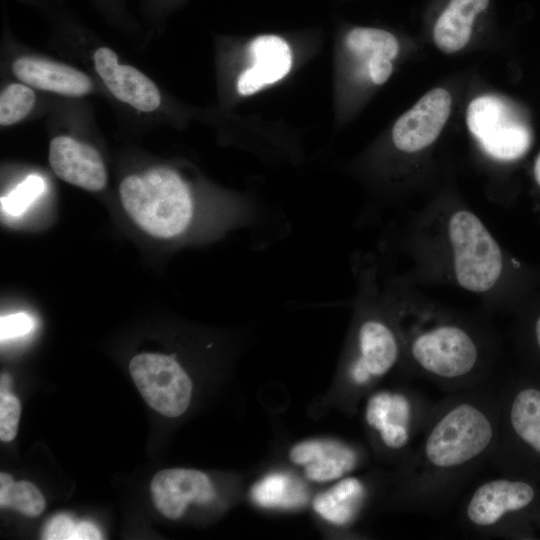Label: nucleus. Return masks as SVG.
<instances>
[{
    "label": "nucleus",
    "mask_w": 540,
    "mask_h": 540,
    "mask_svg": "<svg viewBox=\"0 0 540 540\" xmlns=\"http://www.w3.org/2000/svg\"><path fill=\"white\" fill-rule=\"evenodd\" d=\"M500 424L501 405L493 382L449 393L436 402L410 455L398 466L399 503L421 512L448 508L490 463Z\"/></svg>",
    "instance_id": "obj_1"
},
{
    "label": "nucleus",
    "mask_w": 540,
    "mask_h": 540,
    "mask_svg": "<svg viewBox=\"0 0 540 540\" xmlns=\"http://www.w3.org/2000/svg\"><path fill=\"white\" fill-rule=\"evenodd\" d=\"M397 325L403 348L402 369L408 376L426 379L448 393L488 381L490 354L472 327L431 317Z\"/></svg>",
    "instance_id": "obj_2"
},
{
    "label": "nucleus",
    "mask_w": 540,
    "mask_h": 540,
    "mask_svg": "<svg viewBox=\"0 0 540 540\" xmlns=\"http://www.w3.org/2000/svg\"><path fill=\"white\" fill-rule=\"evenodd\" d=\"M342 368V379L352 401L371 390L397 368L403 348L396 317L381 306L365 283Z\"/></svg>",
    "instance_id": "obj_3"
},
{
    "label": "nucleus",
    "mask_w": 540,
    "mask_h": 540,
    "mask_svg": "<svg viewBox=\"0 0 540 540\" xmlns=\"http://www.w3.org/2000/svg\"><path fill=\"white\" fill-rule=\"evenodd\" d=\"M119 195L129 217L153 237H178L189 230L195 219L196 206L188 184L167 167L152 168L143 176L125 177Z\"/></svg>",
    "instance_id": "obj_4"
},
{
    "label": "nucleus",
    "mask_w": 540,
    "mask_h": 540,
    "mask_svg": "<svg viewBox=\"0 0 540 540\" xmlns=\"http://www.w3.org/2000/svg\"><path fill=\"white\" fill-rule=\"evenodd\" d=\"M435 403L407 387L370 392L363 409L372 441L399 466L410 455Z\"/></svg>",
    "instance_id": "obj_5"
},
{
    "label": "nucleus",
    "mask_w": 540,
    "mask_h": 540,
    "mask_svg": "<svg viewBox=\"0 0 540 540\" xmlns=\"http://www.w3.org/2000/svg\"><path fill=\"white\" fill-rule=\"evenodd\" d=\"M446 230L457 284L472 293L493 289L502 275L504 260L482 220L469 210H457L449 217Z\"/></svg>",
    "instance_id": "obj_6"
},
{
    "label": "nucleus",
    "mask_w": 540,
    "mask_h": 540,
    "mask_svg": "<svg viewBox=\"0 0 540 540\" xmlns=\"http://www.w3.org/2000/svg\"><path fill=\"white\" fill-rule=\"evenodd\" d=\"M535 498V488L527 481L505 475L487 479L465 498L459 522L470 533L496 537L511 517L527 509Z\"/></svg>",
    "instance_id": "obj_7"
},
{
    "label": "nucleus",
    "mask_w": 540,
    "mask_h": 540,
    "mask_svg": "<svg viewBox=\"0 0 540 540\" xmlns=\"http://www.w3.org/2000/svg\"><path fill=\"white\" fill-rule=\"evenodd\" d=\"M466 123L483 150L497 160H516L531 144L528 126L510 105L492 95H483L470 102Z\"/></svg>",
    "instance_id": "obj_8"
},
{
    "label": "nucleus",
    "mask_w": 540,
    "mask_h": 540,
    "mask_svg": "<svg viewBox=\"0 0 540 540\" xmlns=\"http://www.w3.org/2000/svg\"><path fill=\"white\" fill-rule=\"evenodd\" d=\"M131 377L146 403L167 417L181 416L189 407L192 381L173 356L142 353L129 364Z\"/></svg>",
    "instance_id": "obj_9"
},
{
    "label": "nucleus",
    "mask_w": 540,
    "mask_h": 540,
    "mask_svg": "<svg viewBox=\"0 0 540 540\" xmlns=\"http://www.w3.org/2000/svg\"><path fill=\"white\" fill-rule=\"evenodd\" d=\"M290 462L313 483H330L357 470L363 460L359 448L333 438H310L295 443L288 452Z\"/></svg>",
    "instance_id": "obj_10"
},
{
    "label": "nucleus",
    "mask_w": 540,
    "mask_h": 540,
    "mask_svg": "<svg viewBox=\"0 0 540 540\" xmlns=\"http://www.w3.org/2000/svg\"><path fill=\"white\" fill-rule=\"evenodd\" d=\"M451 104L447 90L435 88L428 91L394 124V146L405 153H415L430 146L441 133L450 115Z\"/></svg>",
    "instance_id": "obj_11"
},
{
    "label": "nucleus",
    "mask_w": 540,
    "mask_h": 540,
    "mask_svg": "<svg viewBox=\"0 0 540 540\" xmlns=\"http://www.w3.org/2000/svg\"><path fill=\"white\" fill-rule=\"evenodd\" d=\"M150 491L157 510L172 520L181 518L189 505L209 504L216 497L210 478L196 469L161 470L152 478Z\"/></svg>",
    "instance_id": "obj_12"
},
{
    "label": "nucleus",
    "mask_w": 540,
    "mask_h": 540,
    "mask_svg": "<svg viewBox=\"0 0 540 540\" xmlns=\"http://www.w3.org/2000/svg\"><path fill=\"white\" fill-rule=\"evenodd\" d=\"M93 59L97 74L118 100L143 112L159 107L161 96L154 82L137 68L119 64L113 50L100 47Z\"/></svg>",
    "instance_id": "obj_13"
},
{
    "label": "nucleus",
    "mask_w": 540,
    "mask_h": 540,
    "mask_svg": "<svg viewBox=\"0 0 540 540\" xmlns=\"http://www.w3.org/2000/svg\"><path fill=\"white\" fill-rule=\"evenodd\" d=\"M49 162L60 179L80 188L99 191L107 183V171L98 151L70 136L51 140Z\"/></svg>",
    "instance_id": "obj_14"
},
{
    "label": "nucleus",
    "mask_w": 540,
    "mask_h": 540,
    "mask_svg": "<svg viewBox=\"0 0 540 540\" xmlns=\"http://www.w3.org/2000/svg\"><path fill=\"white\" fill-rule=\"evenodd\" d=\"M501 424L498 443L516 441L540 456V388L498 390Z\"/></svg>",
    "instance_id": "obj_15"
},
{
    "label": "nucleus",
    "mask_w": 540,
    "mask_h": 540,
    "mask_svg": "<svg viewBox=\"0 0 540 540\" xmlns=\"http://www.w3.org/2000/svg\"><path fill=\"white\" fill-rule=\"evenodd\" d=\"M12 71L28 86L65 96H84L93 88L90 78L83 72L43 58L20 57L12 64Z\"/></svg>",
    "instance_id": "obj_16"
},
{
    "label": "nucleus",
    "mask_w": 540,
    "mask_h": 540,
    "mask_svg": "<svg viewBox=\"0 0 540 540\" xmlns=\"http://www.w3.org/2000/svg\"><path fill=\"white\" fill-rule=\"evenodd\" d=\"M253 65L237 81L239 94L251 95L281 80L291 69L292 54L287 42L276 35H262L250 45Z\"/></svg>",
    "instance_id": "obj_17"
},
{
    "label": "nucleus",
    "mask_w": 540,
    "mask_h": 540,
    "mask_svg": "<svg viewBox=\"0 0 540 540\" xmlns=\"http://www.w3.org/2000/svg\"><path fill=\"white\" fill-rule=\"evenodd\" d=\"M368 497L366 482L360 477L348 475L318 493L312 500V508L328 524L347 528L357 521Z\"/></svg>",
    "instance_id": "obj_18"
},
{
    "label": "nucleus",
    "mask_w": 540,
    "mask_h": 540,
    "mask_svg": "<svg viewBox=\"0 0 540 540\" xmlns=\"http://www.w3.org/2000/svg\"><path fill=\"white\" fill-rule=\"evenodd\" d=\"M488 3L489 0H450L433 28L436 46L445 53L465 47L476 16L487 8Z\"/></svg>",
    "instance_id": "obj_19"
},
{
    "label": "nucleus",
    "mask_w": 540,
    "mask_h": 540,
    "mask_svg": "<svg viewBox=\"0 0 540 540\" xmlns=\"http://www.w3.org/2000/svg\"><path fill=\"white\" fill-rule=\"evenodd\" d=\"M250 497L254 504L266 509H295L308 500L304 484L293 475L276 471L256 481Z\"/></svg>",
    "instance_id": "obj_20"
},
{
    "label": "nucleus",
    "mask_w": 540,
    "mask_h": 540,
    "mask_svg": "<svg viewBox=\"0 0 540 540\" xmlns=\"http://www.w3.org/2000/svg\"><path fill=\"white\" fill-rule=\"evenodd\" d=\"M349 50L361 57L394 59L399 51L395 36L377 28L358 27L352 29L346 36Z\"/></svg>",
    "instance_id": "obj_21"
},
{
    "label": "nucleus",
    "mask_w": 540,
    "mask_h": 540,
    "mask_svg": "<svg viewBox=\"0 0 540 540\" xmlns=\"http://www.w3.org/2000/svg\"><path fill=\"white\" fill-rule=\"evenodd\" d=\"M0 506L13 508L29 517L41 514L45 500L38 488L28 481L14 482L13 478L0 474Z\"/></svg>",
    "instance_id": "obj_22"
},
{
    "label": "nucleus",
    "mask_w": 540,
    "mask_h": 540,
    "mask_svg": "<svg viewBox=\"0 0 540 540\" xmlns=\"http://www.w3.org/2000/svg\"><path fill=\"white\" fill-rule=\"evenodd\" d=\"M35 100V93L28 85H8L0 96V124L8 126L22 120L32 110Z\"/></svg>",
    "instance_id": "obj_23"
},
{
    "label": "nucleus",
    "mask_w": 540,
    "mask_h": 540,
    "mask_svg": "<svg viewBox=\"0 0 540 540\" xmlns=\"http://www.w3.org/2000/svg\"><path fill=\"white\" fill-rule=\"evenodd\" d=\"M45 188L46 184L41 176L29 175L6 196L1 197L2 211L10 216L22 215Z\"/></svg>",
    "instance_id": "obj_24"
},
{
    "label": "nucleus",
    "mask_w": 540,
    "mask_h": 540,
    "mask_svg": "<svg viewBox=\"0 0 540 540\" xmlns=\"http://www.w3.org/2000/svg\"><path fill=\"white\" fill-rule=\"evenodd\" d=\"M21 413L19 400L9 394L0 396V439L5 442L13 440L18 431Z\"/></svg>",
    "instance_id": "obj_25"
},
{
    "label": "nucleus",
    "mask_w": 540,
    "mask_h": 540,
    "mask_svg": "<svg viewBox=\"0 0 540 540\" xmlns=\"http://www.w3.org/2000/svg\"><path fill=\"white\" fill-rule=\"evenodd\" d=\"M33 328L32 318L23 312L2 316L0 320L1 340L24 336Z\"/></svg>",
    "instance_id": "obj_26"
},
{
    "label": "nucleus",
    "mask_w": 540,
    "mask_h": 540,
    "mask_svg": "<svg viewBox=\"0 0 540 540\" xmlns=\"http://www.w3.org/2000/svg\"><path fill=\"white\" fill-rule=\"evenodd\" d=\"M77 523L68 515L59 514L49 520L43 531L46 540H75Z\"/></svg>",
    "instance_id": "obj_27"
},
{
    "label": "nucleus",
    "mask_w": 540,
    "mask_h": 540,
    "mask_svg": "<svg viewBox=\"0 0 540 540\" xmlns=\"http://www.w3.org/2000/svg\"><path fill=\"white\" fill-rule=\"evenodd\" d=\"M369 78L374 84L381 85L391 76L393 66L391 60L384 58H371L367 61Z\"/></svg>",
    "instance_id": "obj_28"
},
{
    "label": "nucleus",
    "mask_w": 540,
    "mask_h": 540,
    "mask_svg": "<svg viewBox=\"0 0 540 540\" xmlns=\"http://www.w3.org/2000/svg\"><path fill=\"white\" fill-rule=\"evenodd\" d=\"M102 539L98 528L87 521L77 523L75 540H99Z\"/></svg>",
    "instance_id": "obj_29"
},
{
    "label": "nucleus",
    "mask_w": 540,
    "mask_h": 540,
    "mask_svg": "<svg viewBox=\"0 0 540 540\" xmlns=\"http://www.w3.org/2000/svg\"><path fill=\"white\" fill-rule=\"evenodd\" d=\"M12 381L8 374H2L1 376V394H9Z\"/></svg>",
    "instance_id": "obj_30"
},
{
    "label": "nucleus",
    "mask_w": 540,
    "mask_h": 540,
    "mask_svg": "<svg viewBox=\"0 0 540 540\" xmlns=\"http://www.w3.org/2000/svg\"><path fill=\"white\" fill-rule=\"evenodd\" d=\"M534 176H535L536 182L540 186V153H539V155H538V157H537V159L535 161Z\"/></svg>",
    "instance_id": "obj_31"
},
{
    "label": "nucleus",
    "mask_w": 540,
    "mask_h": 540,
    "mask_svg": "<svg viewBox=\"0 0 540 540\" xmlns=\"http://www.w3.org/2000/svg\"><path fill=\"white\" fill-rule=\"evenodd\" d=\"M535 338L538 348L540 349V315L535 323Z\"/></svg>",
    "instance_id": "obj_32"
}]
</instances>
